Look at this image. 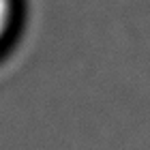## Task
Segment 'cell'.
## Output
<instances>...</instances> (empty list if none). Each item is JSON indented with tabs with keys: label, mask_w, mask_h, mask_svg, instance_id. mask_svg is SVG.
Masks as SVG:
<instances>
[{
	"label": "cell",
	"mask_w": 150,
	"mask_h": 150,
	"mask_svg": "<svg viewBox=\"0 0 150 150\" xmlns=\"http://www.w3.org/2000/svg\"><path fill=\"white\" fill-rule=\"evenodd\" d=\"M11 24V0H0V41Z\"/></svg>",
	"instance_id": "6da1fadb"
}]
</instances>
